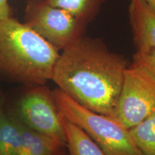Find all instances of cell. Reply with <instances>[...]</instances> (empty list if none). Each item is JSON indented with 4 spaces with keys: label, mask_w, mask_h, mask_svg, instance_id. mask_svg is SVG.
<instances>
[{
    "label": "cell",
    "mask_w": 155,
    "mask_h": 155,
    "mask_svg": "<svg viewBox=\"0 0 155 155\" xmlns=\"http://www.w3.org/2000/svg\"><path fill=\"white\" fill-rule=\"evenodd\" d=\"M52 92L61 115L82 129L104 155H144L137 147L129 129L111 116L84 107L59 88Z\"/></svg>",
    "instance_id": "obj_3"
},
{
    "label": "cell",
    "mask_w": 155,
    "mask_h": 155,
    "mask_svg": "<svg viewBox=\"0 0 155 155\" xmlns=\"http://www.w3.org/2000/svg\"><path fill=\"white\" fill-rule=\"evenodd\" d=\"M16 119L20 131L19 155H67L65 150L66 146L51 137L37 132L17 118Z\"/></svg>",
    "instance_id": "obj_8"
},
{
    "label": "cell",
    "mask_w": 155,
    "mask_h": 155,
    "mask_svg": "<svg viewBox=\"0 0 155 155\" xmlns=\"http://www.w3.org/2000/svg\"><path fill=\"white\" fill-rule=\"evenodd\" d=\"M50 5L67 11L87 25L94 19L105 0H47Z\"/></svg>",
    "instance_id": "obj_11"
},
{
    "label": "cell",
    "mask_w": 155,
    "mask_h": 155,
    "mask_svg": "<svg viewBox=\"0 0 155 155\" xmlns=\"http://www.w3.org/2000/svg\"><path fill=\"white\" fill-rule=\"evenodd\" d=\"M134 63L144 66L155 78V50L137 51L133 58Z\"/></svg>",
    "instance_id": "obj_13"
},
{
    "label": "cell",
    "mask_w": 155,
    "mask_h": 155,
    "mask_svg": "<svg viewBox=\"0 0 155 155\" xmlns=\"http://www.w3.org/2000/svg\"><path fill=\"white\" fill-rule=\"evenodd\" d=\"M10 112L27 127L66 146L62 115L53 92L45 85L32 86L26 91Z\"/></svg>",
    "instance_id": "obj_6"
},
{
    "label": "cell",
    "mask_w": 155,
    "mask_h": 155,
    "mask_svg": "<svg viewBox=\"0 0 155 155\" xmlns=\"http://www.w3.org/2000/svg\"><path fill=\"white\" fill-rule=\"evenodd\" d=\"M11 16V9L8 0H0V19Z\"/></svg>",
    "instance_id": "obj_14"
},
{
    "label": "cell",
    "mask_w": 155,
    "mask_h": 155,
    "mask_svg": "<svg viewBox=\"0 0 155 155\" xmlns=\"http://www.w3.org/2000/svg\"><path fill=\"white\" fill-rule=\"evenodd\" d=\"M59 50L12 16L0 19V73L29 86L52 80Z\"/></svg>",
    "instance_id": "obj_2"
},
{
    "label": "cell",
    "mask_w": 155,
    "mask_h": 155,
    "mask_svg": "<svg viewBox=\"0 0 155 155\" xmlns=\"http://www.w3.org/2000/svg\"><path fill=\"white\" fill-rule=\"evenodd\" d=\"M134 141L144 155H155V111L129 129Z\"/></svg>",
    "instance_id": "obj_12"
},
{
    "label": "cell",
    "mask_w": 155,
    "mask_h": 155,
    "mask_svg": "<svg viewBox=\"0 0 155 155\" xmlns=\"http://www.w3.org/2000/svg\"><path fill=\"white\" fill-rule=\"evenodd\" d=\"M20 145L18 122L4 108L0 114V155H19Z\"/></svg>",
    "instance_id": "obj_10"
},
{
    "label": "cell",
    "mask_w": 155,
    "mask_h": 155,
    "mask_svg": "<svg viewBox=\"0 0 155 155\" xmlns=\"http://www.w3.org/2000/svg\"><path fill=\"white\" fill-rule=\"evenodd\" d=\"M68 155H104L100 147L76 125L62 116Z\"/></svg>",
    "instance_id": "obj_9"
},
{
    "label": "cell",
    "mask_w": 155,
    "mask_h": 155,
    "mask_svg": "<svg viewBox=\"0 0 155 155\" xmlns=\"http://www.w3.org/2000/svg\"><path fill=\"white\" fill-rule=\"evenodd\" d=\"M24 23L58 50L83 36L86 25L47 0H28Z\"/></svg>",
    "instance_id": "obj_5"
},
{
    "label": "cell",
    "mask_w": 155,
    "mask_h": 155,
    "mask_svg": "<svg viewBox=\"0 0 155 155\" xmlns=\"http://www.w3.org/2000/svg\"><path fill=\"white\" fill-rule=\"evenodd\" d=\"M145 1L155 9V0H145Z\"/></svg>",
    "instance_id": "obj_16"
},
{
    "label": "cell",
    "mask_w": 155,
    "mask_h": 155,
    "mask_svg": "<svg viewBox=\"0 0 155 155\" xmlns=\"http://www.w3.org/2000/svg\"><path fill=\"white\" fill-rule=\"evenodd\" d=\"M154 111V77L144 66L133 62L125 70L121 92L111 117L129 129Z\"/></svg>",
    "instance_id": "obj_4"
},
{
    "label": "cell",
    "mask_w": 155,
    "mask_h": 155,
    "mask_svg": "<svg viewBox=\"0 0 155 155\" xmlns=\"http://www.w3.org/2000/svg\"><path fill=\"white\" fill-rule=\"evenodd\" d=\"M129 16L137 51L155 50V9L145 0H130Z\"/></svg>",
    "instance_id": "obj_7"
},
{
    "label": "cell",
    "mask_w": 155,
    "mask_h": 155,
    "mask_svg": "<svg viewBox=\"0 0 155 155\" xmlns=\"http://www.w3.org/2000/svg\"><path fill=\"white\" fill-rule=\"evenodd\" d=\"M127 67L100 40L83 35L60 53L52 81L81 105L111 116Z\"/></svg>",
    "instance_id": "obj_1"
},
{
    "label": "cell",
    "mask_w": 155,
    "mask_h": 155,
    "mask_svg": "<svg viewBox=\"0 0 155 155\" xmlns=\"http://www.w3.org/2000/svg\"><path fill=\"white\" fill-rule=\"evenodd\" d=\"M5 108V106H4V103H3V98L2 96L1 93H0V114L2 111V110Z\"/></svg>",
    "instance_id": "obj_15"
}]
</instances>
